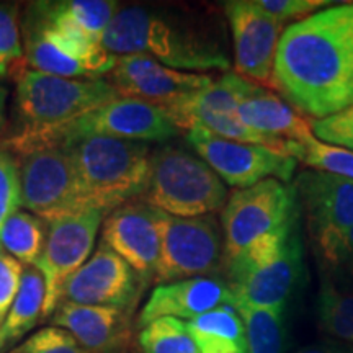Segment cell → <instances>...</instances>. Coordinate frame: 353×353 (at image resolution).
I'll return each instance as SVG.
<instances>
[{"label":"cell","instance_id":"6da1fadb","mask_svg":"<svg viewBox=\"0 0 353 353\" xmlns=\"http://www.w3.org/2000/svg\"><path fill=\"white\" fill-rule=\"evenodd\" d=\"M275 88L298 112L330 117L353 105V2L325 7L285 28Z\"/></svg>","mask_w":353,"mask_h":353},{"label":"cell","instance_id":"7a4b0ae2","mask_svg":"<svg viewBox=\"0 0 353 353\" xmlns=\"http://www.w3.org/2000/svg\"><path fill=\"white\" fill-rule=\"evenodd\" d=\"M110 54L145 56L175 70H228L224 43L200 20L170 8L128 3L118 8L103 37Z\"/></svg>","mask_w":353,"mask_h":353},{"label":"cell","instance_id":"3957f363","mask_svg":"<svg viewBox=\"0 0 353 353\" xmlns=\"http://www.w3.org/2000/svg\"><path fill=\"white\" fill-rule=\"evenodd\" d=\"M15 83V128L2 141L10 152L46 143L64 126L118 99L103 79H65L26 68Z\"/></svg>","mask_w":353,"mask_h":353},{"label":"cell","instance_id":"277c9868","mask_svg":"<svg viewBox=\"0 0 353 353\" xmlns=\"http://www.w3.org/2000/svg\"><path fill=\"white\" fill-rule=\"evenodd\" d=\"M61 144L76 167L83 210L110 214L148 192L152 159L148 144L101 136L70 138Z\"/></svg>","mask_w":353,"mask_h":353},{"label":"cell","instance_id":"5b68a950","mask_svg":"<svg viewBox=\"0 0 353 353\" xmlns=\"http://www.w3.org/2000/svg\"><path fill=\"white\" fill-rule=\"evenodd\" d=\"M299 216L226 263L234 301L255 307L285 309L303 275Z\"/></svg>","mask_w":353,"mask_h":353},{"label":"cell","instance_id":"8992f818","mask_svg":"<svg viewBox=\"0 0 353 353\" xmlns=\"http://www.w3.org/2000/svg\"><path fill=\"white\" fill-rule=\"evenodd\" d=\"M226 201V185L200 157L172 145L152 154L145 192V203L152 208L176 218H196L223 210Z\"/></svg>","mask_w":353,"mask_h":353},{"label":"cell","instance_id":"52a82bcc","mask_svg":"<svg viewBox=\"0 0 353 353\" xmlns=\"http://www.w3.org/2000/svg\"><path fill=\"white\" fill-rule=\"evenodd\" d=\"M299 214L296 190L276 179H265L254 187L234 192L221 214L224 265L288 226Z\"/></svg>","mask_w":353,"mask_h":353},{"label":"cell","instance_id":"ba28073f","mask_svg":"<svg viewBox=\"0 0 353 353\" xmlns=\"http://www.w3.org/2000/svg\"><path fill=\"white\" fill-rule=\"evenodd\" d=\"M21 185V205L46 221L83 211L72 157L64 144L39 143L12 152Z\"/></svg>","mask_w":353,"mask_h":353},{"label":"cell","instance_id":"9c48e42d","mask_svg":"<svg viewBox=\"0 0 353 353\" xmlns=\"http://www.w3.org/2000/svg\"><path fill=\"white\" fill-rule=\"evenodd\" d=\"M293 187L312 250L330 270L353 228V182L321 170H304Z\"/></svg>","mask_w":353,"mask_h":353},{"label":"cell","instance_id":"30bf717a","mask_svg":"<svg viewBox=\"0 0 353 353\" xmlns=\"http://www.w3.org/2000/svg\"><path fill=\"white\" fill-rule=\"evenodd\" d=\"M161 254L157 281L205 276L224 265V241L214 216L176 218L161 211Z\"/></svg>","mask_w":353,"mask_h":353},{"label":"cell","instance_id":"8fae6325","mask_svg":"<svg viewBox=\"0 0 353 353\" xmlns=\"http://www.w3.org/2000/svg\"><path fill=\"white\" fill-rule=\"evenodd\" d=\"M187 143L221 180L241 190L254 187L265 179L288 183L296 169V159L286 154L265 145L219 138L203 128L187 131Z\"/></svg>","mask_w":353,"mask_h":353},{"label":"cell","instance_id":"7c38bea8","mask_svg":"<svg viewBox=\"0 0 353 353\" xmlns=\"http://www.w3.org/2000/svg\"><path fill=\"white\" fill-rule=\"evenodd\" d=\"M105 216L101 210H83L48 223L46 244L34 265L46 285L43 317L56 311L65 281L85 263Z\"/></svg>","mask_w":353,"mask_h":353},{"label":"cell","instance_id":"4fadbf2b","mask_svg":"<svg viewBox=\"0 0 353 353\" xmlns=\"http://www.w3.org/2000/svg\"><path fill=\"white\" fill-rule=\"evenodd\" d=\"M179 132L175 123L159 105L118 97L64 126L46 143H63L82 136H101L144 144L164 143Z\"/></svg>","mask_w":353,"mask_h":353},{"label":"cell","instance_id":"5bb4252c","mask_svg":"<svg viewBox=\"0 0 353 353\" xmlns=\"http://www.w3.org/2000/svg\"><path fill=\"white\" fill-rule=\"evenodd\" d=\"M223 7L231 26L237 76L255 85L275 87L276 50L285 23L260 10L252 0H231Z\"/></svg>","mask_w":353,"mask_h":353},{"label":"cell","instance_id":"9a60e30c","mask_svg":"<svg viewBox=\"0 0 353 353\" xmlns=\"http://www.w3.org/2000/svg\"><path fill=\"white\" fill-rule=\"evenodd\" d=\"M118 97L167 107L213 83L205 74L182 72L145 56H120L108 74Z\"/></svg>","mask_w":353,"mask_h":353},{"label":"cell","instance_id":"2e32d148","mask_svg":"<svg viewBox=\"0 0 353 353\" xmlns=\"http://www.w3.org/2000/svg\"><path fill=\"white\" fill-rule=\"evenodd\" d=\"M136 296L138 275L120 255L100 242L92 259L65 281L61 301L128 311Z\"/></svg>","mask_w":353,"mask_h":353},{"label":"cell","instance_id":"e0dca14e","mask_svg":"<svg viewBox=\"0 0 353 353\" xmlns=\"http://www.w3.org/2000/svg\"><path fill=\"white\" fill-rule=\"evenodd\" d=\"M161 211L148 203H128L108 214L101 242L120 255L139 278L156 275L161 254Z\"/></svg>","mask_w":353,"mask_h":353},{"label":"cell","instance_id":"ac0fdd59","mask_svg":"<svg viewBox=\"0 0 353 353\" xmlns=\"http://www.w3.org/2000/svg\"><path fill=\"white\" fill-rule=\"evenodd\" d=\"M221 306H234L228 283L211 276L187 278L156 286L141 309L138 324L144 327L161 317L193 321Z\"/></svg>","mask_w":353,"mask_h":353},{"label":"cell","instance_id":"d6986e66","mask_svg":"<svg viewBox=\"0 0 353 353\" xmlns=\"http://www.w3.org/2000/svg\"><path fill=\"white\" fill-rule=\"evenodd\" d=\"M52 322L72 335L88 353H120L130 335L128 311L114 307L57 304Z\"/></svg>","mask_w":353,"mask_h":353},{"label":"cell","instance_id":"ffe728a7","mask_svg":"<svg viewBox=\"0 0 353 353\" xmlns=\"http://www.w3.org/2000/svg\"><path fill=\"white\" fill-rule=\"evenodd\" d=\"M257 87L260 85L245 81L237 74H226L203 90L167 105L164 110L180 131H190L216 118L237 117L241 101L254 94Z\"/></svg>","mask_w":353,"mask_h":353},{"label":"cell","instance_id":"44dd1931","mask_svg":"<svg viewBox=\"0 0 353 353\" xmlns=\"http://www.w3.org/2000/svg\"><path fill=\"white\" fill-rule=\"evenodd\" d=\"M237 120L260 134L281 141H299L312 134L311 121L304 120L285 99L257 87L237 107Z\"/></svg>","mask_w":353,"mask_h":353},{"label":"cell","instance_id":"7402d4cb","mask_svg":"<svg viewBox=\"0 0 353 353\" xmlns=\"http://www.w3.org/2000/svg\"><path fill=\"white\" fill-rule=\"evenodd\" d=\"M20 30L25 64L30 65V69L65 79H90L81 63L69 57L57 46L30 7H26Z\"/></svg>","mask_w":353,"mask_h":353},{"label":"cell","instance_id":"603a6c76","mask_svg":"<svg viewBox=\"0 0 353 353\" xmlns=\"http://www.w3.org/2000/svg\"><path fill=\"white\" fill-rule=\"evenodd\" d=\"M200 353H247L244 322L234 306H221L187 322Z\"/></svg>","mask_w":353,"mask_h":353},{"label":"cell","instance_id":"cb8c5ba5","mask_svg":"<svg viewBox=\"0 0 353 353\" xmlns=\"http://www.w3.org/2000/svg\"><path fill=\"white\" fill-rule=\"evenodd\" d=\"M46 285L41 272L33 265L23 268L20 290L2 324V348L20 341L28 334L43 316Z\"/></svg>","mask_w":353,"mask_h":353},{"label":"cell","instance_id":"d4e9b609","mask_svg":"<svg viewBox=\"0 0 353 353\" xmlns=\"http://www.w3.org/2000/svg\"><path fill=\"white\" fill-rule=\"evenodd\" d=\"M46 221L19 210L0 228V250L20 263L34 267L46 244Z\"/></svg>","mask_w":353,"mask_h":353},{"label":"cell","instance_id":"484cf974","mask_svg":"<svg viewBox=\"0 0 353 353\" xmlns=\"http://www.w3.org/2000/svg\"><path fill=\"white\" fill-rule=\"evenodd\" d=\"M234 307L244 322L247 353L285 352V309L255 307L234 301Z\"/></svg>","mask_w":353,"mask_h":353},{"label":"cell","instance_id":"4316f807","mask_svg":"<svg viewBox=\"0 0 353 353\" xmlns=\"http://www.w3.org/2000/svg\"><path fill=\"white\" fill-rule=\"evenodd\" d=\"M286 156L304 162L312 170H321L353 182V152L316 139L309 134L299 141H286Z\"/></svg>","mask_w":353,"mask_h":353},{"label":"cell","instance_id":"83f0119b","mask_svg":"<svg viewBox=\"0 0 353 353\" xmlns=\"http://www.w3.org/2000/svg\"><path fill=\"white\" fill-rule=\"evenodd\" d=\"M319 324L325 332L342 341L353 342V293H345L324 280L317 298Z\"/></svg>","mask_w":353,"mask_h":353},{"label":"cell","instance_id":"f1b7e54d","mask_svg":"<svg viewBox=\"0 0 353 353\" xmlns=\"http://www.w3.org/2000/svg\"><path fill=\"white\" fill-rule=\"evenodd\" d=\"M138 342L143 353H200L187 324L175 317H161L144 325Z\"/></svg>","mask_w":353,"mask_h":353},{"label":"cell","instance_id":"f546056e","mask_svg":"<svg viewBox=\"0 0 353 353\" xmlns=\"http://www.w3.org/2000/svg\"><path fill=\"white\" fill-rule=\"evenodd\" d=\"M23 69L20 7L15 2H0V77L15 79Z\"/></svg>","mask_w":353,"mask_h":353},{"label":"cell","instance_id":"4dcf8cb0","mask_svg":"<svg viewBox=\"0 0 353 353\" xmlns=\"http://www.w3.org/2000/svg\"><path fill=\"white\" fill-rule=\"evenodd\" d=\"M56 6L97 43L103 41L114 13L120 8L114 0H59Z\"/></svg>","mask_w":353,"mask_h":353},{"label":"cell","instance_id":"1f68e13d","mask_svg":"<svg viewBox=\"0 0 353 353\" xmlns=\"http://www.w3.org/2000/svg\"><path fill=\"white\" fill-rule=\"evenodd\" d=\"M21 206V185L17 159L0 141V228Z\"/></svg>","mask_w":353,"mask_h":353},{"label":"cell","instance_id":"d6a6232c","mask_svg":"<svg viewBox=\"0 0 353 353\" xmlns=\"http://www.w3.org/2000/svg\"><path fill=\"white\" fill-rule=\"evenodd\" d=\"M10 353H88L68 330L44 327Z\"/></svg>","mask_w":353,"mask_h":353},{"label":"cell","instance_id":"836d02e7","mask_svg":"<svg viewBox=\"0 0 353 353\" xmlns=\"http://www.w3.org/2000/svg\"><path fill=\"white\" fill-rule=\"evenodd\" d=\"M311 131L322 143L353 152V105L330 117L312 120Z\"/></svg>","mask_w":353,"mask_h":353},{"label":"cell","instance_id":"e575fe53","mask_svg":"<svg viewBox=\"0 0 353 353\" xmlns=\"http://www.w3.org/2000/svg\"><path fill=\"white\" fill-rule=\"evenodd\" d=\"M260 10L273 19L285 21L291 19L303 20L309 13L321 10L322 7L330 6L325 0H255Z\"/></svg>","mask_w":353,"mask_h":353},{"label":"cell","instance_id":"d590c367","mask_svg":"<svg viewBox=\"0 0 353 353\" xmlns=\"http://www.w3.org/2000/svg\"><path fill=\"white\" fill-rule=\"evenodd\" d=\"M23 265L0 250V321H6L20 290Z\"/></svg>","mask_w":353,"mask_h":353},{"label":"cell","instance_id":"8d00e7d4","mask_svg":"<svg viewBox=\"0 0 353 353\" xmlns=\"http://www.w3.org/2000/svg\"><path fill=\"white\" fill-rule=\"evenodd\" d=\"M330 272H337L339 276L345 278V280L353 283V228L352 231L348 232L341 252H339L337 262H335L334 267L330 268Z\"/></svg>","mask_w":353,"mask_h":353},{"label":"cell","instance_id":"74e56055","mask_svg":"<svg viewBox=\"0 0 353 353\" xmlns=\"http://www.w3.org/2000/svg\"><path fill=\"white\" fill-rule=\"evenodd\" d=\"M7 101H8V88L3 85V83H0V141H3L8 130Z\"/></svg>","mask_w":353,"mask_h":353},{"label":"cell","instance_id":"f35d334b","mask_svg":"<svg viewBox=\"0 0 353 353\" xmlns=\"http://www.w3.org/2000/svg\"><path fill=\"white\" fill-rule=\"evenodd\" d=\"M296 353H343V352H339V350H330V348H304V350H299Z\"/></svg>","mask_w":353,"mask_h":353},{"label":"cell","instance_id":"ab89813d","mask_svg":"<svg viewBox=\"0 0 353 353\" xmlns=\"http://www.w3.org/2000/svg\"><path fill=\"white\" fill-rule=\"evenodd\" d=\"M2 322V321H0ZM0 350H2V327H0Z\"/></svg>","mask_w":353,"mask_h":353}]
</instances>
